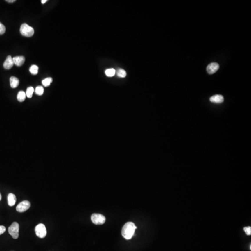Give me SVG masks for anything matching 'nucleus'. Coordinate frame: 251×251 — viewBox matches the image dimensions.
I'll list each match as a JSON object with an SVG mask.
<instances>
[{
    "instance_id": "obj_1",
    "label": "nucleus",
    "mask_w": 251,
    "mask_h": 251,
    "mask_svg": "<svg viewBox=\"0 0 251 251\" xmlns=\"http://www.w3.org/2000/svg\"><path fill=\"white\" fill-rule=\"evenodd\" d=\"M136 225L133 222H128L123 225L121 230V234L125 239H130L134 236L136 229Z\"/></svg>"
},
{
    "instance_id": "obj_2",
    "label": "nucleus",
    "mask_w": 251,
    "mask_h": 251,
    "mask_svg": "<svg viewBox=\"0 0 251 251\" xmlns=\"http://www.w3.org/2000/svg\"><path fill=\"white\" fill-rule=\"evenodd\" d=\"M20 32L23 36L31 37L34 34V29L26 23H23L20 28Z\"/></svg>"
},
{
    "instance_id": "obj_3",
    "label": "nucleus",
    "mask_w": 251,
    "mask_h": 251,
    "mask_svg": "<svg viewBox=\"0 0 251 251\" xmlns=\"http://www.w3.org/2000/svg\"><path fill=\"white\" fill-rule=\"evenodd\" d=\"M19 225L17 222H14L8 227V232L14 239H17L19 237Z\"/></svg>"
},
{
    "instance_id": "obj_4",
    "label": "nucleus",
    "mask_w": 251,
    "mask_h": 251,
    "mask_svg": "<svg viewBox=\"0 0 251 251\" xmlns=\"http://www.w3.org/2000/svg\"><path fill=\"white\" fill-rule=\"evenodd\" d=\"M35 232L39 238H43L45 237L47 233L45 225L42 223L36 225L35 228Z\"/></svg>"
},
{
    "instance_id": "obj_5",
    "label": "nucleus",
    "mask_w": 251,
    "mask_h": 251,
    "mask_svg": "<svg viewBox=\"0 0 251 251\" xmlns=\"http://www.w3.org/2000/svg\"><path fill=\"white\" fill-rule=\"evenodd\" d=\"M91 220L95 225H102L106 221V218L101 214H94L91 215Z\"/></svg>"
},
{
    "instance_id": "obj_6",
    "label": "nucleus",
    "mask_w": 251,
    "mask_h": 251,
    "mask_svg": "<svg viewBox=\"0 0 251 251\" xmlns=\"http://www.w3.org/2000/svg\"><path fill=\"white\" fill-rule=\"evenodd\" d=\"M30 207V202L28 200H24L21 202L17 206L16 208V211L20 213H23L28 210Z\"/></svg>"
},
{
    "instance_id": "obj_7",
    "label": "nucleus",
    "mask_w": 251,
    "mask_h": 251,
    "mask_svg": "<svg viewBox=\"0 0 251 251\" xmlns=\"http://www.w3.org/2000/svg\"><path fill=\"white\" fill-rule=\"evenodd\" d=\"M220 66L217 63H211L207 67V72L209 74H212L216 73L219 69Z\"/></svg>"
},
{
    "instance_id": "obj_8",
    "label": "nucleus",
    "mask_w": 251,
    "mask_h": 251,
    "mask_svg": "<svg viewBox=\"0 0 251 251\" xmlns=\"http://www.w3.org/2000/svg\"><path fill=\"white\" fill-rule=\"evenodd\" d=\"M14 65L13 58L10 55H8L4 62L3 67L6 69H10Z\"/></svg>"
},
{
    "instance_id": "obj_9",
    "label": "nucleus",
    "mask_w": 251,
    "mask_h": 251,
    "mask_svg": "<svg viewBox=\"0 0 251 251\" xmlns=\"http://www.w3.org/2000/svg\"><path fill=\"white\" fill-rule=\"evenodd\" d=\"M224 100L223 96L220 94H216L211 97L210 98V101L214 103H221L224 101Z\"/></svg>"
},
{
    "instance_id": "obj_10",
    "label": "nucleus",
    "mask_w": 251,
    "mask_h": 251,
    "mask_svg": "<svg viewBox=\"0 0 251 251\" xmlns=\"http://www.w3.org/2000/svg\"><path fill=\"white\" fill-rule=\"evenodd\" d=\"M13 60L14 64L17 66L19 67L22 66L24 64L25 58L23 56H19L13 57Z\"/></svg>"
},
{
    "instance_id": "obj_11",
    "label": "nucleus",
    "mask_w": 251,
    "mask_h": 251,
    "mask_svg": "<svg viewBox=\"0 0 251 251\" xmlns=\"http://www.w3.org/2000/svg\"><path fill=\"white\" fill-rule=\"evenodd\" d=\"M16 201V198L15 195L13 193H9L8 196V203L10 207L14 206Z\"/></svg>"
},
{
    "instance_id": "obj_12",
    "label": "nucleus",
    "mask_w": 251,
    "mask_h": 251,
    "mask_svg": "<svg viewBox=\"0 0 251 251\" xmlns=\"http://www.w3.org/2000/svg\"><path fill=\"white\" fill-rule=\"evenodd\" d=\"M10 83L12 88H15L17 87L19 84V80L15 76L11 77L10 78Z\"/></svg>"
},
{
    "instance_id": "obj_13",
    "label": "nucleus",
    "mask_w": 251,
    "mask_h": 251,
    "mask_svg": "<svg viewBox=\"0 0 251 251\" xmlns=\"http://www.w3.org/2000/svg\"><path fill=\"white\" fill-rule=\"evenodd\" d=\"M26 97V93H25L23 91H21L18 93L17 98L18 101H19L23 102L25 100Z\"/></svg>"
},
{
    "instance_id": "obj_14",
    "label": "nucleus",
    "mask_w": 251,
    "mask_h": 251,
    "mask_svg": "<svg viewBox=\"0 0 251 251\" xmlns=\"http://www.w3.org/2000/svg\"><path fill=\"white\" fill-rule=\"evenodd\" d=\"M116 73L119 77L121 78H125L127 76V73L123 69H118L116 71Z\"/></svg>"
},
{
    "instance_id": "obj_15",
    "label": "nucleus",
    "mask_w": 251,
    "mask_h": 251,
    "mask_svg": "<svg viewBox=\"0 0 251 251\" xmlns=\"http://www.w3.org/2000/svg\"><path fill=\"white\" fill-rule=\"evenodd\" d=\"M52 78H51V77H48V78H46L42 80V84L43 86L45 87H47L50 85V84L52 83Z\"/></svg>"
},
{
    "instance_id": "obj_16",
    "label": "nucleus",
    "mask_w": 251,
    "mask_h": 251,
    "mask_svg": "<svg viewBox=\"0 0 251 251\" xmlns=\"http://www.w3.org/2000/svg\"><path fill=\"white\" fill-rule=\"evenodd\" d=\"M38 67L36 65H32L29 69V71L31 74L33 75H36L38 73Z\"/></svg>"
},
{
    "instance_id": "obj_17",
    "label": "nucleus",
    "mask_w": 251,
    "mask_h": 251,
    "mask_svg": "<svg viewBox=\"0 0 251 251\" xmlns=\"http://www.w3.org/2000/svg\"><path fill=\"white\" fill-rule=\"evenodd\" d=\"M116 73V71L114 69H109L105 71V74L108 77H113Z\"/></svg>"
},
{
    "instance_id": "obj_18",
    "label": "nucleus",
    "mask_w": 251,
    "mask_h": 251,
    "mask_svg": "<svg viewBox=\"0 0 251 251\" xmlns=\"http://www.w3.org/2000/svg\"><path fill=\"white\" fill-rule=\"evenodd\" d=\"M34 92V88L32 87H28L27 89V91L26 92V96L28 98H31L32 97L33 94Z\"/></svg>"
},
{
    "instance_id": "obj_19",
    "label": "nucleus",
    "mask_w": 251,
    "mask_h": 251,
    "mask_svg": "<svg viewBox=\"0 0 251 251\" xmlns=\"http://www.w3.org/2000/svg\"><path fill=\"white\" fill-rule=\"evenodd\" d=\"M35 92L37 95H42L44 93V88L42 86H37L35 90Z\"/></svg>"
},
{
    "instance_id": "obj_20",
    "label": "nucleus",
    "mask_w": 251,
    "mask_h": 251,
    "mask_svg": "<svg viewBox=\"0 0 251 251\" xmlns=\"http://www.w3.org/2000/svg\"><path fill=\"white\" fill-rule=\"evenodd\" d=\"M6 31V28L3 24L0 22V35H3Z\"/></svg>"
},
{
    "instance_id": "obj_21",
    "label": "nucleus",
    "mask_w": 251,
    "mask_h": 251,
    "mask_svg": "<svg viewBox=\"0 0 251 251\" xmlns=\"http://www.w3.org/2000/svg\"><path fill=\"white\" fill-rule=\"evenodd\" d=\"M244 231L248 235H251V227H245L244 228Z\"/></svg>"
},
{
    "instance_id": "obj_22",
    "label": "nucleus",
    "mask_w": 251,
    "mask_h": 251,
    "mask_svg": "<svg viewBox=\"0 0 251 251\" xmlns=\"http://www.w3.org/2000/svg\"><path fill=\"white\" fill-rule=\"evenodd\" d=\"M6 231V228L3 225H0V235L3 234Z\"/></svg>"
},
{
    "instance_id": "obj_23",
    "label": "nucleus",
    "mask_w": 251,
    "mask_h": 251,
    "mask_svg": "<svg viewBox=\"0 0 251 251\" xmlns=\"http://www.w3.org/2000/svg\"><path fill=\"white\" fill-rule=\"evenodd\" d=\"M6 1L9 2V3H13V2L15 1V0H6Z\"/></svg>"
},
{
    "instance_id": "obj_24",
    "label": "nucleus",
    "mask_w": 251,
    "mask_h": 251,
    "mask_svg": "<svg viewBox=\"0 0 251 251\" xmlns=\"http://www.w3.org/2000/svg\"><path fill=\"white\" fill-rule=\"evenodd\" d=\"M47 1V0H42V4L45 3L46 2V1Z\"/></svg>"
},
{
    "instance_id": "obj_25",
    "label": "nucleus",
    "mask_w": 251,
    "mask_h": 251,
    "mask_svg": "<svg viewBox=\"0 0 251 251\" xmlns=\"http://www.w3.org/2000/svg\"><path fill=\"white\" fill-rule=\"evenodd\" d=\"M1 200V194H0V200Z\"/></svg>"
}]
</instances>
